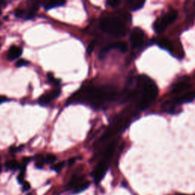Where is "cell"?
Wrapping results in <instances>:
<instances>
[{"mask_svg":"<svg viewBox=\"0 0 195 195\" xmlns=\"http://www.w3.org/2000/svg\"><path fill=\"white\" fill-rule=\"evenodd\" d=\"M119 15H110L104 17L101 20L100 27L103 32L107 33L111 36L114 37H122L126 35L127 32V27L123 18H126L125 16L122 18Z\"/></svg>","mask_w":195,"mask_h":195,"instance_id":"1","label":"cell"},{"mask_svg":"<svg viewBox=\"0 0 195 195\" xmlns=\"http://www.w3.org/2000/svg\"><path fill=\"white\" fill-rule=\"evenodd\" d=\"M158 95V88L156 85L149 79H144L143 93L140 101V107L144 110L156 99Z\"/></svg>","mask_w":195,"mask_h":195,"instance_id":"2","label":"cell"},{"mask_svg":"<svg viewBox=\"0 0 195 195\" xmlns=\"http://www.w3.org/2000/svg\"><path fill=\"white\" fill-rule=\"evenodd\" d=\"M144 40V33L140 28H136L130 35V42L133 48H139L143 45Z\"/></svg>","mask_w":195,"mask_h":195,"instance_id":"3","label":"cell"},{"mask_svg":"<svg viewBox=\"0 0 195 195\" xmlns=\"http://www.w3.org/2000/svg\"><path fill=\"white\" fill-rule=\"evenodd\" d=\"M107 170V162L103 160V161L100 162L98 165L95 169L94 172H93V177H94L95 181L96 183H98L101 181V179L104 177L106 174V171Z\"/></svg>","mask_w":195,"mask_h":195,"instance_id":"4","label":"cell"},{"mask_svg":"<svg viewBox=\"0 0 195 195\" xmlns=\"http://www.w3.org/2000/svg\"><path fill=\"white\" fill-rule=\"evenodd\" d=\"M61 93L60 89H55L53 90V91L50 92L48 93H45L44 95L41 96L39 98V103L40 104H49L51 101H54V99H56L57 98L59 97V96Z\"/></svg>","mask_w":195,"mask_h":195,"instance_id":"5","label":"cell"},{"mask_svg":"<svg viewBox=\"0 0 195 195\" xmlns=\"http://www.w3.org/2000/svg\"><path fill=\"white\" fill-rule=\"evenodd\" d=\"M114 48L120 50V51L123 53H125L127 52V44L126 42H123V41L115 42V43H111V44L107 45V46H106L105 47L103 48L100 55H104V54H105L107 51H109L111 49H114Z\"/></svg>","mask_w":195,"mask_h":195,"instance_id":"6","label":"cell"},{"mask_svg":"<svg viewBox=\"0 0 195 195\" xmlns=\"http://www.w3.org/2000/svg\"><path fill=\"white\" fill-rule=\"evenodd\" d=\"M168 24H170V23L168 21V18H167L166 15H164L162 18H158L155 21V23H154V30L156 33H162L163 31H165V29L166 28Z\"/></svg>","mask_w":195,"mask_h":195,"instance_id":"7","label":"cell"},{"mask_svg":"<svg viewBox=\"0 0 195 195\" xmlns=\"http://www.w3.org/2000/svg\"><path fill=\"white\" fill-rule=\"evenodd\" d=\"M21 53H22V49L21 47L13 45L9 48V53H8V59L11 61L15 60L20 57Z\"/></svg>","mask_w":195,"mask_h":195,"instance_id":"8","label":"cell"},{"mask_svg":"<svg viewBox=\"0 0 195 195\" xmlns=\"http://www.w3.org/2000/svg\"><path fill=\"white\" fill-rule=\"evenodd\" d=\"M195 99V92H189L185 93L183 96H181L180 97H178L174 99L175 103H187L191 102L193 100Z\"/></svg>","mask_w":195,"mask_h":195,"instance_id":"9","label":"cell"},{"mask_svg":"<svg viewBox=\"0 0 195 195\" xmlns=\"http://www.w3.org/2000/svg\"><path fill=\"white\" fill-rule=\"evenodd\" d=\"M191 86H190L189 84L187 83L186 82H181L174 85L172 90V93H174V94H178V93H180L182 92L186 91V90L188 89Z\"/></svg>","mask_w":195,"mask_h":195,"instance_id":"10","label":"cell"},{"mask_svg":"<svg viewBox=\"0 0 195 195\" xmlns=\"http://www.w3.org/2000/svg\"><path fill=\"white\" fill-rule=\"evenodd\" d=\"M82 182H84L83 178L75 174V175H73V177H72V178L70 179V182L69 183V187L73 190L74 188H76L78 185H80Z\"/></svg>","mask_w":195,"mask_h":195,"instance_id":"11","label":"cell"},{"mask_svg":"<svg viewBox=\"0 0 195 195\" xmlns=\"http://www.w3.org/2000/svg\"><path fill=\"white\" fill-rule=\"evenodd\" d=\"M116 144L117 142L113 141L110 145H109V146L107 147V150H106L105 152V155H104V161L107 162L111 159L114 152L115 147H116Z\"/></svg>","mask_w":195,"mask_h":195,"instance_id":"12","label":"cell"},{"mask_svg":"<svg viewBox=\"0 0 195 195\" xmlns=\"http://www.w3.org/2000/svg\"><path fill=\"white\" fill-rule=\"evenodd\" d=\"M159 45L162 48L167 50V51H172L173 49L172 43H171V42L169 40H168V39H162V40H160L159 41Z\"/></svg>","mask_w":195,"mask_h":195,"instance_id":"13","label":"cell"},{"mask_svg":"<svg viewBox=\"0 0 195 195\" xmlns=\"http://www.w3.org/2000/svg\"><path fill=\"white\" fill-rule=\"evenodd\" d=\"M66 3L65 1H61V2H47L43 4V7L46 9H51L53 8L58 7V6H63Z\"/></svg>","mask_w":195,"mask_h":195,"instance_id":"14","label":"cell"},{"mask_svg":"<svg viewBox=\"0 0 195 195\" xmlns=\"http://www.w3.org/2000/svg\"><path fill=\"white\" fill-rule=\"evenodd\" d=\"M90 185V182H87V181H84L82 182L80 185H78L76 188L73 189V192L74 193H79V192H82V191H85V189L89 187Z\"/></svg>","mask_w":195,"mask_h":195,"instance_id":"15","label":"cell"},{"mask_svg":"<svg viewBox=\"0 0 195 195\" xmlns=\"http://www.w3.org/2000/svg\"><path fill=\"white\" fill-rule=\"evenodd\" d=\"M130 8L132 11L138 10V9H141L143 6L144 5V1H130Z\"/></svg>","mask_w":195,"mask_h":195,"instance_id":"16","label":"cell"},{"mask_svg":"<svg viewBox=\"0 0 195 195\" xmlns=\"http://www.w3.org/2000/svg\"><path fill=\"white\" fill-rule=\"evenodd\" d=\"M6 165L9 169L11 170H16L20 168V164L18 163L16 160H10V161H8L7 163H6Z\"/></svg>","mask_w":195,"mask_h":195,"instance_id":"17","label":"cell"},{"mask_svg":"<svg viewBox=\"0 0 195 195\" xmlns=\"http://www.w3.org/2000/svg\"><path fill=\"white\" fill-rule=\"evenodd\" d=\"M165 15H166L167 18H168V20L169 21V22L172 23L174 22L176 20V18H177L178 12L176 10H171L170 11V12H168V13H167Z\"/></svg>","mask_w":195,"mask_h":195,"instance_id":"18","label":"cell"},{"mask_svg":"<svg viewBox=\"0 0 195 195\" xmlns=\"http://www.w3.org/2000/svg\"><path fill=\"white\" fill-rule=\"evenodd\" d=\"M38 8L39 6H37V5H34V6H33L32 9H31V10L29 11L27 17H26V19H32V18H34V17L35 16L36 12H37V11L38 10Z\"/></svg>","mask_w":195,"mask_h":195,"instance_id":"19","label":"cell"},{"mask_svg":"<svg viewBox=\"0 0 195 195\" xmlns=\"http://www.w3.org/2000/svg\"><path fill=\"white\" fill-rule=\"evenodd\" d=\"M57 160V157L55 156L53 154H48L45 156V158H43V162L47 164H51Z\"/></svg>","mask_w":195,"mask_h":195,"instance_id":"20","label":"cell"},{"mask_svg":"<svg viewBox=\"0 0 195 195\" xmlns=\"http://www.w3.org/2000/svg\"><path fill=\"white\" fill-rule=\"evenodd\" d=\"M64 165H65L64 162H61V163H57V165H54V166L52 167V169L54 170V171H56L57 172H58V171H61L62 168L64 167Z\"/></svg>","mask_w":195,"mask_h":195,"instance_id":"21","label":"cell"},{"mask_svg":"<svg viewBox=\"0 0 195 195\" xmlns=\"http://www.w3.org/2000/svg\"><path fill=\"white\" fill-rule=\"evenodd\" d=\"M28 63H29L28 61L24 60V59H21V60H19L18 61H17L15 66H16L17 67H21V66H27Z\"/></svg>","mask_w":195,"mask_h":195,"instance_id":"22","label":"cell"},{"mask_svg":"<svg viewBox=\"0 0 195 195\" xmlns=\"http://www.w3.org/2000/svg\"><path fill=\"white\" fill-rule=\"evenodd\" d=\"M95 45H96V41H94V40L89 43V45H88V47H87V54H90L92 52L93 50H94L95 48Z\"/></svg>","mask_w":195,"mask_h":195,"instance_id":"23","label":"cell"},{"mask_svg":"<svg viewBox=\"0 0 195 195\" xmlns=\"http://www.w3.org/2000/svg\"><path fill=\"white\" fill-rule=\"evenodd\" d=\"M48 79H49V80L51 81V82H52L53 84H56V85H57V84H59V82H60V80L55 79L51 73H49V74H48Z\"/></svg>","mask_w":195,"mask_h":195,"instance_id":"24","label":"cell"},{"mask_svg":"<svg viewBox=\"0 0 195 195\" xmlns=\"http://www.w3.org/2000/svg\"><path fill=\"white\" fill-rule=\"evenodd\" d=\"M24 169L20 172L19 175L18 176V181L20 184H24Z\"/></svg>","mask_w":195,"mask_h":195,"instance_id":"25","label":"cell"},{"mask_svg":"<svg viewBox=\"0 0 195 195\" xmlns=\"http://www.w3.org/2000/svg\"><path fill=\"white\" fill-rule=\"evenodd\" d=\"M24 11L23 10V9H18L15 10V15H16L17 17H18V18H21V17H22L23 15H24Z\"/></svg>","mask_w":195,"mask_h":195,"instance_id":"26","label":"cell"},{"mask_svg":"<svg viewBox=\"0 0 195 195\" xmlns=\"http://www.w3.org/2000/svg\"><path fill=\"white\" fill-rule=\"evenodd\" d=\"M120 2H121L120 1H116V0H111V1H107V3L109 5V6H112V7H114V6H118V4H120Z\"/></svg>","mask_w":195,"mask_h":195,"instance_id":"27","label":"cell"},{"mask_svg":"<svg viewBox=\"0 0 195 195\" xmlns=\"http://www.w3.org/2000/svg\"><path fill=\"white\" fill-rule=\"evenodd\" d=\"M30 188H31V185L28 182H24V184H23V188H22L23 191H28V190L30 189Z\"/></svg>","mask_w":195,"mask_h":195,"instance_id":"28","label":"cell"},{"mask_svg":"<svg viewBox=\"0 0 195 195\" xmlns=\"http://www.w3.org/2000/svg\"><path fill=\"white\" fill-rule=\"evenodd\" d=\"M7 101V98H6V97H4V96H0V104L2 102H4V101Z\"/></svg>","mask_w":195,"mask_h":195,"instance_id":"29","label":"cell"},{"mask_svg":"<svg viewBox=\"0 0 195 195\" xmlns=\"http://www.w3.org/2000/svg\"><path fill=\"white\" fill-rule=\"evenodd\" d=\"M75 161H76V159H75V158L70 159L69 160V165H72V164H73V163H75Z\"/></svg>","mask_w":195,"mask_h":195,"instance_id":"30","label":"cell"},{"mask_svg":"<svg viewBox=\"0 0 195 195\" xmlns=\"http://www.w3.org/2000/svg\"><path fill=\"white\" fill-rule=\"evenodd\" d=\"M2 171V167H1V164H0V172H1Z\"/></svg>","mask_w":195,"mask_h":195,"instance_id":"31","label":"cell"},{"mask_svg":"<svg viewBox=\"0 0 195 195\" xmlns=\"http://www.w3.org/2000/svg\"><path fill=\"white\" fill-rule=\"evenodd\" d=\"M1 14H2V10H1V9H0V15H1Z\"/></svg>","mask_w":195,"mask_h":195,"instance_id":"32","label":"cell"},{"mask_svg":"<svg viewBox=\"0 0 195 195\" xmlns=\"http://www.w3.org/2000/svg\"><path fill=\"white\" fill-rule=\"evenodd\" d=\"M0 47H1V44H0Z\"/></svg>","mask_w":195,"mask_h":195,"instance_id":"33","label":"cell"},{"mask_svg":"<svg viewBox=\"0 0 195 195\" xmlns=\"http://www.w3.org/2000/svg\"><path fill=\"white\" fill-rule=\"evenodd\" d=\"M179 195H182V194H179Z\"/></svg>","mask_w":195,"mask_h":195,"instance_id":"34","label":"cell"}]
</instances>
